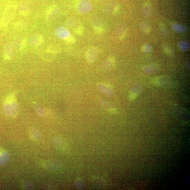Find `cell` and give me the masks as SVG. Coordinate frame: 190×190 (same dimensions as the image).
<instances>
[{"label":"cell","instance_id":"15","mask_svg":"<svg viewBox=\"0 0 190 190\" xmlns=\"http://www.w3.org/2000/svg\"><path fill=\"white\" fill-rule=\"evenodd\" d=\"M126 32V27L123 25H121L118 27L117 34L120 39L124 38Z\"/></svg>","mask_w":190,"mask_h":190},{"label":"cell","instance_id":"6","mask_svg":"<svg viewBox=\"0 0 190 190\" xmlns=\"http://www.w3.org/2000/svg\"><path fill=\"white\" fill-rule=\"evenodd\" d=\"M67 24L70 28L73 30L74 32L83 26L78 19L71 18L67 20Z\"/></svg>","mask_w":190,"mask_h":190},{"label":"cell","instance_id":"27","mask_svg":"<svg viewBox=\"0 0 190 190\" xmlns=\"http://www.w3.org/2000/svg\"><path fill=\"white\" fill-rule=\"evenodd\" d=\"M27 40L25 38L22 39L21 45L20 47V50L23 49L25 47H26L27 43Z\"/></svg>","mask_w":190,"mask_h":190},{"label":"cell","instance_id":"5","mask_svg":"<svg viewBox=\"0 0 190 190\" xmlns=\"http://www.w3.org/2000/svg\"><path fill=\"white\" fill-rule=\"evenodd\" d=\"M54 34L57 37L63 40L71 35L69 30L63 27H57L55 30Z\"/></svg>","mask_w":190,"mask_h":190},{"label":"cell","instance_id":"7","mask_svg":"<svg viewBox=\"0 0 190 190\" xmlns=\"http://www.w3.org/2000/svg\"><path fill=\"white\" fill-rule=\"evenodd\" d=\"M29 41L32 46H38L43 43V37L40 34H34L30 37Z\"/></svg>","mask_w":190,"mask_h":190},{"label":"cell","instance_id":"28","mask_svg":"<svg viewBox=\"0 0 190 190\" xmlns=\"http://www.w3.org/2000/svg\"><path fill=\"white\" fill-rule=\"evenodd\" d=\"M33 1H36V0H33Z\"/></svg>","mask_w":190,"mask_h":190},{"label":"cell","instance_id":"24","mask_svg":"<svg viewBox=\"0 0 190 190\" xmlns=\"http://www.w3.org/2000/svg\"><path fill=\"white\" fill-rule=\"evenodd\" d=\"M142 51L145 52H149L152 50V47L149 44H146L144 45L142 47Z\"/></svg>","mask_w":190,"mask_h":190},{"label":"cell","instance_id":"12","mask_svg":"<svg viewBox=\"0 0 190 190\" xmlns=\"http://www.w3.org/2000/svg\"><path fill=\"white\" fill-rule=\"evenodd\" d=\"M10 159V155L6 152L0 153V166L4 165L8 162Z\"/></svg>","mask_w":190,"mask_h":190},{"label":"cell","instance_id":"17","mask_svg":"<svg viewBox=\"0 0 190 190\" xmlns=\"http://www.w3.org/2000/svg\"><path fill=\"white\" fill-rule=\"evenodd\" d=\"M179 46L182 51H186L189 48V44L188 42L186 41H181L179 42Z\"/></svg>","mask_w":190,"mask_h":190},{"label":"cell","instance_id":"14","mask_svg":"<svg viewBox=\"0 0 190 190\" xmlns=\"http://www.w3.org/2000/svg\"><path fill=\"white\" fill-rule=\"evenodd\" d=\"M26 26V23L24 21H19L15 22L13 25L14 28L17 31H23Z\"/></svg>","mask_w":190,"mask_h":190},{"label":"cell","instance_id":"1","mask_svg":"<svg viewBox=\"0 0 190 190\" xmlns=\"http://www.w3.org/2000/svg\"><path fill=\"white\" fill-rule=\"evenodd\" d=\"M5 113L10 117H15L18 114L19 107L15 93H12L7 96L4 103Z\"/></svg>","mask_w":190,"mask_h":190},{"label":"cell","instance_id":"8","mask_svg":"<svg viewBox=\"0 0 190 190\" xmlns=\"http://www.w3.org/2000/svg\"><path fill=\"white\" fill-rule=\"evenodd\" d=\"M97 55V51L96 47H90L87 50L86 54L87 60L90 63H92L96 60Z\"/></svg>","mask_w":190,"mask_h":190},{"label":"cell","instance_id":"2","mask_svg":"<svg viewBox=\"0 0 190 190\" xmlns=\"http://www.w3.org/2000/svg\"><path fill=\"white\" fill-rule=\"evenodd\" d=\"M17 6L13 2L6 5L3 14L0 20V28L6 27L14 18Z\"/></svg>","mask_w":190,"mask_h":190},{"label":"cell","instance_id":"21","mask_svg":"<svg viewBox=\"0 0 190 190\" xmlns=\"http://www.w3.org/2000/svg\"><path fill=\"white\" fill-rule=\"evenodd\" d=\"M64 40L66 43L70 44L74 43L76 41V38H75L74 36L72 35H70Z\"/></svg>","mask_w":190,"mask_h":190},{"label":"cell","instance_id":"23","mask_svg":"<svg viewBox=\"0 0 190 190\" xmlns=\"http://www.w3.org/2000/svg\"><path fill=\"white\" fill-rule=\"evenodd\" d=\"M163 48L165 52H167V53L171 55L174 54V52L172 48L168 45H167V44L164 45L163 46Z\"/></svg>","mask_w":190,"mask_h":190},{"label":"cell","instance_id":"22","mask_svg":"<svg viewBox=\"0 0 190 190\" xmlns=\"http://www.w3.org/2000/svg\"><path fill=\"white\" fill-rule=\"evenodd\" d=\"M93 29L94 32L98 34L103 33L104 31L103 27L101 26H94L93 27Z\"/></svg>","mask_w":190,"mask_h":190},{"label":"cell","instance_id":"19","mask_svg":"<svg viewBox=\"0 0 190 190\" xmlns=\"http://www.w3.org/2000/svg\"><path fill=\"white\" fill-rule=\"evenodd\" d=\"M143 13L144 16L147 18H149L152 15V11L149 6H146L144 7Z\"/></svg>","mask_w":190,"mask_h":190},{"label":"cell","instance_id":"16","mask_svg":"<svg viewBox=\"0 0 190 190\" xmlns=\"http://www.w3.org/2000/svg\"><path fill=\"white\" fill-rule=\"evenodd\" d=\"M31 134L32 138L36 140H39L41 139V134L40 132L36 128L32 129L31 131Z\"/></svg>","mask_w":190,"mask_h":190},{"label":"cell","instance_id":"18","mask_svg":"<svg viewBox=\"0 0 190 190\" xmlns=\"http://www.w3.org/2000/svg\"><path fill=\"white\" fill-rule=\"evenodd\" d=\"M172 28L174 31L178 32H184L187 30V27H185L177 24H174L172 26Z\"/></svg>","mask_w":190,"mask_h":190},{"label":"cell","instance_id":"13","mask_svg":"<svg viewBox=\"0 0 190 190\" xmlns=\"http://www.w3.org/2000/svg\"><path fill=\"white\" fill-rule=\"evenodd\" d=\"M139 27L142 31L144 33H149L151 31V26L148 22L146 21H142L139 24Z\"/></svg>","mask_w":190,"mask_h":190},{"label":"cell","instance_id":"10","mask_svg":"<svg viewBox=\"0 0 190 190\" xmlns=\"http://www.w3.org/2000/svg\"><path fill=\"white\" fill-rule=\"evenodd\" d=\"M20 14L23 16L28 15L31 11V7L30 4L26 2L22 3L19 7Z\"/></svg>","mask_w":190,"mask_h":190},{"label":"cell","instance_id":"9","mask_svg":"<svg viewBox=\"0 0 190 190\" xmlns=\"http://www.w3.org/2000/svg\"><path fill=\"white\" fill-rule=\"evenodd\" d=\"M14 50L10 44H7L4 47V58L5 60H10L13 57Z\"/></svg>","mask_w":190,"mask_h":190},{"label":"cell","instance_id":"26","mask_svg":"<svg viewBox=\"0 0 190 190\" xmlns=\"http://www.w3.org/2000/svg\"><path fill=\"white\" fill-rule=\"evenodd\" d=\"M25 188L27 189H32L33 188V185L30 182H27L24 184Z\"/></svg>","mask_w":190,"mask_h":190},{"label":"cell","instance_id":"3","mask_svg":"<svg viewBox=\"0 0 190 190\" xmlns=\"http://www.w3.org/2000/svg\"><path fill=\"white\" fill-rule=\"evenodd\" d=\"M77 9L81 13H86L91 10L92 6L91 2L87 0H81L77 4Z\"/></svg>","mask_w":190,"mask_h":190},{"label":"cell","instance_id":"11","mask_svg":"<svg viewBox=\"0 0 190 190\" xmlns=\"http://www.w3.org/2000/svg\"><path fill=\"white\" fill-rule=\"evenodd\" d=\"M62 49L57 44L50 45L47 48L46 52L56 54L60 53Z\"/></svg>","mask_w":190,"mask_h":190},{"label":"cell","instance_id":"4","mask_svg":"<svg viewBox=\"0 0 190 190\" xmlns=\"http://www.w3.org/2000/svg\"><path fill=\"white\" fill-rule=\"evenodd\" d=\"M60 14V11L58 8L55 6H52L49 7L46 11V18L48 20H52L57 18Z\"/></svg>","mask_w":190,"mask_h":190},{"label":"cell","instance_id":"20","mask_svg":"<svg viewBox=\"0 0 190 190\" xmlns=\"http://www.w3.org/2000/svg\"><path fill=\"white\" fill-rule=\"evenodd\" d=\"M159 27L160 31L163 36H167L168 35V31H167L166 27L164 24L160 23L159 25Z\"/></svg>","mask_w":190,"mask_h":190},{"label":"cell","instance_id":"25","mask_svg":"<svg viewBox=\"0 0 190 190\" xmlns=\"http://www.w3.org/2000/svg\"><path fill=\"white\" fill-rule=\"evenodd\" d=\"M36 112L39 116L42 117L44 116L45 114L44 110L41 108H37L36 109Z\"/></svg>","mask_w":190,"mask_h":190}]
</instances>
